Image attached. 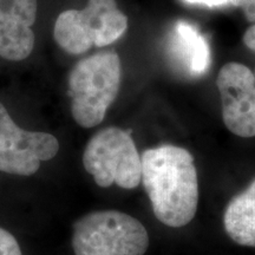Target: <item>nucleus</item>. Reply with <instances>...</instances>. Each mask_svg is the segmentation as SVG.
<instances>
[{
	"instance_id": "obj_10",
	"label": "nucleus",
	"mask_w": 255,
	"mask_h": 255,
	"mask_svg": "<svg viewBox=\"0 0 255 255\" xmlns=\"http://www.w3.org/2000/svg\"><path fill=\"white\" fill-rule=\"evenodd\" d=\"M223 225L233 241L241 246L255 247V178L246 190L228 203Z\"/></svg>"
},
{
	"instance_id": "obj_3",
	"label": "nucleus",
	"mask_w": 255,
	"mask_h": 255,
	"mask_svg": "<svg viewBox=\"0 0 255 255\" xmlns=\"http://www.w3.org/2000/svg\"><path fill=\"white\" fill-rule=\"evenodd\" d=\"M149 235L138 220L117 210H98L73 225L75 255H144Z\"/></svg>"
},
{
	"instance_id": "obj_4",
	"label": "nucleus",
	"mask_w": 255,
	"mask_h": 255,
	"mask_svg": "<svg viewBox=\"0 0 255 255\" xmlns=\"http://www.w3.org/2000/svg\"><path fill=\"white\" fill-rule=\"evenodd\" d=\"M127 28V15L115 0H89L83 9H68L58 15L53 36L64 51L82 55L92 46L115 43Z\"/></svg>"
},
{
	"instance_id": "obj_8",
	"label": "nucleus",
	"mask_w": 255,
	"mask_h": 255,
	"mask_svg": "<svg viewBox=\"0 0 255 255\" xmlns=\"http://www.w3.org/2000/svg\"><path fill=\"white\" fill-rule=\"evenodd\" d=\"M37 0H0V57L19 62L34 46Z\"/></svg>"
},
{
	"instance_id": "obj_12",
	"label": "nucleus",
	"mask_w": 255,
	"mask_h": 255,
	"mask_svg": "<svg viewBox=\"0 0 255 255\" xmlns=\"http://www.w3.org/2000/svg\"><path fill=\"white\" fill-rule=\"evenodd\" d=\"M231 2L244 11L248 21L255 23V0H231Z\"/></svg>"
},
{
	"instance_id": "obj_14",
	"label": "nucleus",
	"mask_w": 255,
	"mask_h": 255,
	"mask_svg": "<svg viewBox=\"0 0 255 255\" xmlns=\"http://www.w3.org/2000/svg\"><path fill=\"white\" fill-rule=\"evenodd\" d=\"M184 1L189 2V4L206 5L208 7H218V6L227 5L228 2H231V0H184Z\"/></svg>"
},
{
	"instance_id": "obj_7",
	"label": "nucleus",
	"mask_w": 255,
	"mask_h": 255,
	"mask_svg": "<svg viewBox=\"0 0 255 255\" xmlns=\"http://www.w3.org/2000/svg\"><path fill=\"white\" fill-rule=\"evenodd\" d=\"M225 126L234 135L255 136V76L246 65L227 63L216 79Z\"/></svg>"
},
{
	"instance_id": "obj_11",
	"label": "nucleus",
	"mask_w": 255,
	"mask_h": 255,
	"mask_svg": "<svg viewBox=\"0 0 255 255\" xmlns=\"http://www.w3.org/2000/svg\"><path fill=\"white\" fill-rule=\"evenodd\" d=\"M0 255H21L18 241L11 233L0 227Z\"/></svg>"
},
{
	"instance_id": "obj_1",
	"label": "nucleus",
	"mask_w": 255,
	"mask_h": 255,
	"mask_svg": "<svg viewBox=\"0 0 255 255\" xmlns=\"http://www.w3.org/2000/svg\"><path fill=\"white\" fill-rule=\"evenodd\" d=\"M141 162V181L156 218L169 227L188 225L199 205V180L190 152L164 144L145 150Z\"/></svg>"
},
{
	"instance_id": "obj_9",
	"label": "nucleus",
	"mask_w": 255,
	"mask_h": 255,
	"mask_svg": "<svg viewBox=\"0 0 255 255\" xmlns=\"http://www.w3.org/2000/svg\"><path fill=\"white\" fill-rule=\"evenodd\" d=\"M173 45L178 59L193 76H202L209 69L212 56L207 38L195 26L184 20L176 21Z\"/></svg>"
},
{
	"instance_id": "obj_2",
	"label": "nucleus",
	"mask_w": 255,
	"mask_h": 255,
	"mask_svg": "<svg viewBox=\"0 0 255 255\" xmlns=\"http://www.w3.org/2000/svg\"><path fill=\"white\" fill-rule=\"evenodd\" d=\"M122 66L114 51L96 53L79 60L69 75L73 120L83 128L102 123L116 100L121 85Z\"/></svg>"
},
{
	"instance_id": "obj_13",
	"label": "nucleus",
	"mask_w": 255,
	"mask_h": 255,
	"mask_svg": "<svg viewBox=\"0 0 255 255\" xmlns=\"http://www.w3.org/2000/svg\"><path fill=\"white\" fill-rule=\"evenodd\" d=\"M244 43L248 49L255 52V24L247 28V31L244 34Z\"/></svg>"
},
{
	"instance_id": "obj_6",
	"label": "nucleus",
	"mask_w": 255,
	"mask_h": 255,
	"mask_svg": "<svg viewBox=\"0 0 255 255\" xmlns=\"http://www.w3.org/2000/svg\"><path fill=\"white\" fill-rule=\"evenodd\" d=\"M59 150L58 139L47 132L27 131L11 119L0 103V171L31 176Z\"/></svg>"
},
{
	"instance_id": "obj_5",
	"label": "nucleus",
	"mask_w": 255,
	"mask_h": 255,
	"mask_svg": "<svg viewBox=\"0 0 255 255\" xmlns=\"http://www.w3.org/2000/svg\"><path fill=\"white\" fill-rule=\"evenodd\" d=\"M85 170L102 188L116 183L123 189L138 187L142 162L131 132L109 127L95 133L83 154Z\"/></svg>"
}]
</instances>
